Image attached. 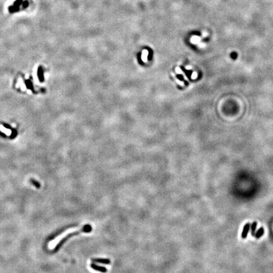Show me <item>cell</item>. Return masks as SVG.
<instances>
[{
    "label": "cell",
    "mask_w": 273,
    "mask_h": 273,
    "mask_svg": "<svg viewBox=\"0 0 273 273\" xmlns=\"http://www.w3.org/2000/svg\"><path fill=\"white\" fill-rule=\"evenodd\" d=\"M190 40L192 43H193V44H197V43H198L199 42H200V39L199 37H198V36H193V37L191 38Z\"/></svg>",
    "instance_id": "obj_7"
},
{
    "label": "cell",
    "mask_w": 273,
    "mask_h": 273,
    "mask_svg": "<svg viewBox=\"0 0 273 273\" xmlns=\"http://www.w3.org/2000/svg\"><path fill=\"white\" fill-rule=\"evenodd\" d=\"M264 229L263 227H261V228H260L259 229L257 230V231L255 233L254 236L257 239H258L261 237L264 234Z\"/></svg>",
    "instance_id": "obj_5"
},
{
    "label": "cell",
    "mask_w": 273,
    "mask_h": 273,
    "mask_svg": "<svg viewBox=\"0 0 273 273\" xmlns=\"http://www.w3.org/2000/svg\"><path fill=\"white\" fill-rule=\"evenodd\" d=\"M93 262L99 263L103 264H109L111 263V260L109 258H94L91 259Z\"/></svg>",
    "instance_id": "obj_3"
},
{
    "label": "cell",
    "mask_w": 273,
    "mask_h": 273,
    "mask_svg": "<svg viewBox=\"0 0 273 273\" xmlns=\"http://www.w3.org/2000/svg\"><path fill=\"white\" fill-rule=\"evenodd\" d=\"M90 266H91V267L92 268V269H94V270H97V271H99V272H101L106 273L107 272V271H108V269H107L105 267L98 265L96 264H95L94 262L92 263V264L90 265Z\"/></svg>",
    "instance_id": "obj_2"
},
{
    "label": "cell",
    "mask_w": 273,
    "mask_h": 273,
    "mask_svg": "<svg viewBox=\"0 0 273 273\" xmlns=\"http://www.w3.org/2000/svg\"><path fill=\"white\" fill-rule=\"evenodd\" d=\"M257 222H256V221H254V222H253L252 224V225H251L250 229H251V235L252 236L255 235V229H256V228H257Z\"/></svg>",
    "instance_id": "obj_6"
},
{
    "label": "cell",
    "mask_w": 273,
    "mask_h": 273,
    "mask_svg": "<svg viewBox=\"0 0 273 273\" xmlns=\"http://www.w3.org/2000/svg\"><path fill=\"white\" fill-rule=\"evenodd\" d=\"M147 55H148V51L147 50H144L142 53V58L143 59L144 61H146V60L147 59Z\"/></svg>",
    "instance_id": "obj_9"
},
{
    "label": "cell",
    "mask_w": 273,
    "mask_h": 273,
    "mask_svg": "<svg viewBox=\"0 0 273 273\" xmlns=\"http://www.w3.org/2000/svg\"><path fill=\"white\" fill-rule=\"evenodd\" d=\"M31 183H32V185H34V186L36 187V188H40L41 185H40V183L38 182V181H36V180H31Z\"/></svg>",
    "instance_id": "obj_8"
},
{
    "label": "cell",
    "mask_w": 273,
    "mask_h": 273,
    "mask_svg": "<svg viewBox=\"0 0 273 273\" xmlns=\"http://www.w3.org/2000/svg\"><path fill=\"white\" fill-rule=\"evenodd\" d=\"M92 231V226L90 224H86L84 225L80 229H77V230L69 232V233H64V234H60L58 237L54 239L52 241H49L48 244V248L49 250H57L60 246L63 245V244L66 241L70 238L71 237L73 236L78 235L80 233H89Z\"/></svg>",
    "instance_id": "obj_1"
},
{
    "label": "cell",
    "mask_w": 273,
    "mask_h": 273,
    "mask_svg": "<svg viewBox=\"0 0 273 273\" xmlns=\"http://www.w3.org/2000/svg\"><path fill=\"white\" fill-rule=\"evenodd\" d=\"M250 229V223H246L243 227L242 233H241V238L245 239L247 237L248 233L249 232Z\"/></svg>",
    "instance_id": "obj_4"
}]
</instances>
